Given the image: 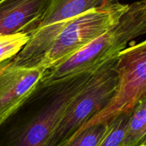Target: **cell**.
Returning <instances> with one entry per match:
<instances>
[{
  "mask_svg": "<svg viewBox=\"0 0 146 146\" xmlns=\"http://www.w3.org/2000/svg\"><path fill=\"white\" fill-rule=\"evenodd\" d=\"M116 58L91 74L81 91L71 101L53 133L47 146H57L99 113L109 102L118 82Z\"/></svg>",
  "mask_w": 146,
  "mask_h": 146,
  "instance_id": "obj_4",
  "label": "cell"
},
{
  "mask_svg": "<svg viewBox=\"0 0 146 146\" xmlns=\"http://www.w3.org/2000/svg\"><path fill=\"white\" fill-rule=\"evenodd\" d=\"M44 72L38 67L16 66L10 61L0 66V126L38 88Z\"/></svg>",
  "mask_w": 146,
  "mask_h": 146,
  "instance_id": "obj_7",
  "label": "cell"
},
{
  "mask_svg": "<svg viewBox=\"0 0 146 146\" xmlns=\"http://www.w3.org/2000/svg\"><path fill=\"white\" fill-rule=\"evenodd\" d=\"M118 2V0H49L30 33L29 40L11 62L16 66L36 67L51 42L70 20L92 9Z\"/></svg>",
  "mask_w": 146,
  "mask_h": 146,
  "instance_id": "obj_5",
  "label": "cell"
},
{
  "mask_svg": "<svg viewBox=\"0 0 146 146\" xmlns=\"http://www.w3.org/2000/svg\"><path fill=\"white\" fill-rule=\"evenodd\" d=\"M1 1H3V0H0V2H1Z\"/></svg>",
  "mask_w": 146,
  "mask_h": 146,
  "instance_id": "obj_13",
  "label": "cell"
},
{
  "mask_svg": "<svg viewBox=\"0 0 146 146\" xmlns=\"http://www.w3.org/2000/svg\"><path fill=\"white\" fill-rule=\"evenodd\" d=\"M121 146H146V98L131 113Z\"/></svg>",
  "mask_w": 146,
  "mask_h": 146,
  "instance_id": "obj_9",
  "label": "cell"
},
{
  "mask_svg": "<svg viewBox=\"0 0 146 146\" xmlns=\"http://www.w3.org/2000/svg\"><path fill=\"white\" fill-rule=\"evenodd\" d=\"M49 0H3L0 2V35H30Z\"/></svg>",
  "mask_w": 146,
  "mask_h": 146,
  "instance_id": "obj_8",
  "label": "cell"
},
{
  "mask_svg": "<svg viewBox=\"0 0 146 146\" xmlns=\"http://www.w3.org/2000/svg\"><path fill=\"white\" fill-rule=\"evenodd\" d=\"M118 82L105 107L78 130L95 124H107L118 116L131 113L146 98V42H132L116 58Z\"/></svg>",
  "mask_w": 146,
  "mask_h": 146,
  "instance_id": "obj_3",
  "label": "cell"
},
{
  "mask_svg": "<svg viewBox=\"0 0 146 146\" xmlns=\"http://www.w3.org/2000/svg\"><path fill=\"white\" fill-rule=\"evenodd\" d=\"M92 73L80 74L54 86L52 95L27 123L13 146H47L67 107Z\"/></svg>",
  "mask_w": 146,
  "mask_h": 146,
  "instance_id": "obj_6",
  "label": "cell"
},
{
  "mask_svg": "<svg viewBox=\"0 0 146 146\" xmlns=\"http://www.w3.org/2000/svg\"><path fill=\"white\" fill-rule=\"evenodd\" d=\"M26 32L0 35V66L12 60L29 40Z\"/></svg>",
  "mask_w": 146,
  "mask_h": 146,
  "instance_id": "obj_11",
  "label": "cell"
},
{
  "mask_svg": "<svg viewBox=\"0 0 146 146\" xmlns=\"http://www.w3.org/2000/svg\"><path fill=\"white\" fill-rule=\"evenodd\" d=\"M130 115L131 113L122 114L107 123L106 130L97 146H121Z\"/></svg>",
  "mask_w": 146,
  "mask_h": 146,
  "instance_id": "obj_12",
  "label": "cell"
},
{
  "mask_svg": "<svg viewBox=\"0 0 146 146\" xmlns=\"http://www.w3.org/2000/svg\"><path fill=\"white\" fill-rule=\"evenodd\" d=\"M107 128V124H95L78 130L57 146H97Z\"/></svg>",
  "mask_w": 146,
  "mask_h": 146,
  "instance_id": "obj_10",
  "label": "cell"
},
{
  "mask_svg": "<svg viewBox=\"0 0 146 146\" xmlns=\"http://www.w3.org/2000/svg\"><path fill=\"white\" fill-rule=\"evenodd\" d=\"M146 32V0L128 5L117 23L61 64L45 70L38 88L54 87L91 73L117 58L131 41Z\"/></svg>",
  "mask_w": 146,
  "mask_h": 146,
  "instance_id": "obj_1",
  "label": "cell"
},
{
  "mask_svg": "<svg viewBox=\"0 0 146 146\" xmlns=\"http://www.w3.org/2000/svg\"><path fill=\"white\" fill-rule=\"evenodd\" d=\"M128 5L118 2L92 9L73 18L51 42L36 67L45 71L71 57L117 23Z\"/></svg>",
  "mask_w": 146,
  "mask_h": 146,
  "instance_id": "obj_2",
  "label": "cell"
}]
</instances>
